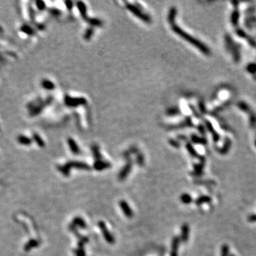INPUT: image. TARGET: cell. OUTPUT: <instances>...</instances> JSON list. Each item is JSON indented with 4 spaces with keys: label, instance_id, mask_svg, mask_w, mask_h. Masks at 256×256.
Here are the masks:
<instances>
[{
    "label": "cell",
    "instance_id": "1",
    "mask_svg": "<svg viewBox=\"0 0 256 256\" xmlns=\"http://www.w3.org/2000/svg\"><path fill=\"white\" fill-rule=\"evenodd\" d=\"M236 107L243 115H246V120L249 128H256V110L251 104L246 100H241L237 103Z\"/></svg>",
    "mask_w": 256,
    "mask_h": 256
},
{
    "label": "cell",
    "instance_id": "6",
    "mask_svg": "<svg viewBox=\"0 0 256 256\" xmlns=\"http://www.w3.org/2000/svg\"><path fill=\"white\" fill-rule=\"evenodd\" d=\"M131 167L132 166L130 164H128V165H127L126 167H124L123 170H122V172H120V174H119V179L120 180L125 179L127 177V176H128V174L130 173V171Z\"/></svg>",
    "mask_w": 256,
    "mask_h": 256
},
{
    "label": "cell",
    "instance_id": "7",
    "mask_svg": "<svg viewBox=\"0 0 256 256\" xmlns=\"http://www.w3.org/2000/svg\"><path fill=\"white\" fill-rule=\"evenodd\" d=\"M189 226L187 225H183L182 228H181V240H182V241H183V242L187 241L188 238H189Z\"/></svg>",
    "mask_w": 256,
    "mask_h": 256
},
{
    "label": "cell",
    "instance_id": "8",
    "mask_svg": "<svg viewBox=\"0 0 256 256\" xmlns=\"http://www.w3.org/2000/svg\"><path fill=\"white\" fill-rule=\"evenodd\" d=\"M181 201L183 204H189V203L191 202L192 199H191V196L189 195V194H183L181 196Z\"/></svg>",
    "mask_w": 256,
    "mask_h": 256
},
{
    "label": "cell",
    "instance_id": "5",
    "mask_svg": "<svg viewBox=\"0 0 256 256\" xmlns=\"http://www.w3.org/2000/svg\"><path fill=\"white\" fill-rule=\"evenodd\" d=\"M179 245V238L175 237L172 241V251H171V256H177L178 248Z\"/></svg>",
    "mask_w": 256,
    "mask_h": 256
},
{
    "label": "cell",
    "instance_id": "10",
    "mask_svg": "<svg viewBox=\"0 0 256 256\" xmlns=\"http://www.w3.org/2000/svg\"><path fill=\"white\" fill-rule=\"evenodd\" d=\"M210 200H211L210 198L208 197V196H201V198H199V199L196 200V203L197 205H200V204H202V203L209 202V201H210Z\"/></svg>",
    "mask_w": 256,
    "mask_h": 256
},
{
    "label": "cell",
    "instance_id": "4",
    "mask_svg": "<svg viewBox=\"0 0 256 256\" xmlns=\"http://www.w3.org/2000/svg\"><path fill=\"white\" fill-rule=\"evenodd\" d=\"M120 206L122 209L124 214H125L128 218H132V217H133V211H132V209H130V207L129 206L128 204L126 202V201L123 200L120 201Z\"/></svg>",
    "mask_w": 256,
    "mask_h": 256
},
{
    "label": "cell",
    "instance_id": "2",
    "mask_svg": "<svg viewBox=\"0 0 256 256\" xmlns=\"http://www.w3.org/2000/svg\"><path fill=\"white\" fill-rule=\"evenodd\" d=\"M225 47L228 53V55L231 56V59L232 61L234 62V63L238 64L240 63L242 60V56H241V50L240 45L237 43L236 40L233 39V38L228 34L225 38Z\"/></svg>",
    "mask_w": 256,
    "mask_h": 256
},
{
    "label": "cell",
    "instance_id": "3",
    "mask_svg": "<svg viewBox=\"0 0 256 256\" xmlns=\"http://www.w3.org/2000/svg\"><path fill=\"white\" fill-rule=\"evenodd\" d=\"M98 226L99 228H100L101 231H102L103 235L104 238L105 239V241L107 242H108L109 243H115V239H114L113 236L110 234V231L107 230V227H106L105 224L103 221H100L98 223Z\"/></svg>",
    "mask_w": 256,
    "mask_h": 256
},
{
    "label": "cell",
    "instance_id": "9",
    "mask_svg": "<svg viewBox=\"0 0 256 256\" xmlns=\"http://www.w3.org/2000/svg\"><path fill=\"white\" fill-rule=\"evenodd\" d=\"M108 167L109 165H107V163H104V162H97L95 164V168L98 170H103V169L107 168Z\"/></svg>",
    "mask_w": 256,
    "mask_h": 256
}]
</instances>
